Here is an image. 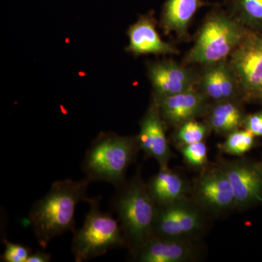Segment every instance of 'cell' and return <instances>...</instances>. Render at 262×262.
Wrapping results in <instances>:
<instances>
[{
    "mask_svg": "<svg viewBox=\"0 0 262 262\" xmlns=\"http://www.w3.org/2000/svg\"><path fill=\"white\" fill-rule=\"evenodd\" d=\"M91 183L87 178L58 181L52 184L44 198L33 205L28 220L42 248L55 237L75 230L76 207L81 201H87Z\"/></svg>",
    "mask_w": 262,
    "mask_h": 262,
    "instance_id": "6da1fadb",
    "label": "cell"
},
{
    "mask_svg": "<svg viewBox=\"0 0 262 262\" xmlns=\"http://www.w3.org/2000/svg\"><path fill=\"white\" fill-rule=\"evenodd\" d=\"M112 207L121 227L125 247L136 258L153 237L157 209L139 174L117 188Z\"/></svg>",
    "mask_w": 262,
    "mask_h": 262,
    "instance_id": "7a4b0ae2",
    "label": "cell"
},
{
    "mask_svg": "<svg viewBox=\"0 0 262 262\" xmlns=\"http://www.w3.org/2000/svg\"><path fill=\"white\" fill-rule=\"evenodd\" d=\"M139 150L137 136L101 133L86 152L82 170L91 182H106L119 187L126 182L127 169Z\"/></svg>",
    "mask_w": 262,
    "mask_h": 262,
    "instance_id": "3957f363",
    "label": "cell"
},
{
    "mask_svg": "<svg viewBox=\"0 0 262 262\" xmlns=\"http://www.w3.org/2000/svg\"><path fill=\"white\" fill-rule=\"evenodd\" d=\"M248 31L230 13L213 10L207 15L194 46L188 52L186 63L208 66L229 59Z\"/></svg>",
    "mask_w": 262,
    "mask_h": 262,
    "instance_id": "277c9868",
    "label": "cell"
},
{
    "mask_svg": "<svg viewBox=\"0 0 262 262\" xmlns=\"http://www.w3.org/2000/svg\"><path fill=\"white\" fill-rule=\"evenodd\" d=\"M90 210L82 227L74 230L72 250L75 261L92 259L114 248L125 247L118 221L110 213L101 211L99 199L88 198Z\"/></svg>",
    "mask_w": 262,
    "mask_h": 262,
    "instance_id": "5b68a950",
    "label": "cell"
},
{
    "mask_svg": "<svg viewBox=\"0 0 262 262\" xmlns=\"http://www.w3.org/2000/svg\"><path fill=\"white\" fill-rule=\"evenodd\" d=\"M204 225L201 207L187 198L170 204L157 206L153 237L191 239Z\"/></svg>",
    "mask_w": 262,
    "mask_h": 262,
    "instance_id": "8992f818",
    "label": "cell"
},
{
    "mask_svg": "<svg viewBox=\"0 0 262 262\" xmlns=\"http://www.w3.org/2000/svg\"><path fill=\"white\" fill-rule=\"evenodd\" d=\"M229 61L243 98H257L262 89V33L248 29Z\"/></svg>",
    "mask_w": 262,
    "mask_h": 262,
    "instance_id": "52a82bcc",
    "label": "cell"
},
{
    "mask_svg": "<svg viewBox=\"0 0 262 262\" xmlns=\"http://www.w3.org/2000/svg\"><path fill=\"white\" fill-rule=\"evenodd\" d=\"M193 196L201 209L213 213H223L236 208L232 185L218 165L203 169L193 185Z\"/></svg>",
    "mask_w": 262,
    "mask_h": 262,
    "instance_id": "ba28073f",
    "label": "cell"
},
{
    "mask_svg": "<svg viewBox=\"0 0 262 262\" xmlns=\"http://www.w3.org/2000/svg\"><path fill=\"white\" fill-rule=\"evenodd\" d=\"M219 167L227 175L235 196L236 208L262 203V170L248 160H220Z\"/></svg>",
    "mask_w": 262,
    "mask_h": 262,
    "instance_id": "9c48e42d",
    "label": "cell"
},
{
    "mask_svg": "<svg viewBox=\"0 0 262 262\" xmlns=\"http://www.w3.org/2000/svg\"><path fill=\"white\" fill-rule=\"evenodd\" d=\"M148 72L156 98L198 89L199 74L192 68L171 60L151 63Z\"/></svg>",
    "mask_w": 262,
    "mask_h": 262,
    "instance_id": "30bf717a",
    "label": "cell"
},
{
    "mask_svg": "<svg viewBox=\"0 0 262 262\" xmlns=\"http://www.w3.org/2000/svg\"><path fill=\"white\" fill-rule=\"evenodd\" d=\"M165 125L158 101L155 98L141 120L137 139L140 149L148 158H155L159 163L160 168L168 167L172 157Z\"/></svg>",
    "mask_w": 262,
    "mask_h": 262,
    "instance_id": "8fae6325",
    "label": "cell"
},
{
    "mask_svg": "<svg viewBox=\"0 0 262 262\" xmlns=\"http://www.w3.org/2000/svg\"><path fill=\"white\" fill-rule=\"evenodd\" d=\"M198 89L208 99L216 101L236 100L242 96L238 81L229 59L204 66L199 74Z\"/></svg>",
    "mask_w": 262,
    "mask_h": 262,
    "instance_id": "7c38bea8",
    "label": "cell"
},
{
    "mask_svg": "<svg viewBox=\"0 0 262 262\" xmlns=\"http://www.w3.org/2000/svg\"><path fill=\"white\" fill-rule=\"evenodd\" d=\"M156 100L165 124L176 128L204 115L208 106V98L198 89Z\"/></svg>",
    "mask_w": 262,
    "mask_h": 262,
    "instance_id": "4fadbf2b",
    "label": "cell"
},
{
    "mask_svg": "<svg viewBox=\"0 0 262 262\" xmlns=\"http://www.w3.org/2000/svg\"><path fill=\"white\" fill-rule=\"evenodd\" d=\"M128 50L136 55L178 54L179 51L173 45L165 42L156 29L152 13L141 16L129 29Z\"/></svg>",
    "mask_w": 262,
    "mask_h": 262,
    "instance_id": "5bb4252c",
    "label": "cell"
},
{
    "mask_svg": "<svg viewBox=\"0 0 262 262\" xmlns=\"http://www.w3.org/2000/svg\"><path fill=\"white\" fill-rule=\"evenodd\" d=\"M196 249L191 239L152 237L139 251L136 260L141 262H186L195 257Z\"/></svg>",
    "mask_w": 262,
    "mask_h": 262,
    "instance_id": "9a60e30c",
    "label": "cell"
},
{
    "mask_svg": "<svg viewBox=\"0 0 262 262\" xmlns=\"http://www.w3.org/2000/svg\"><path fill=\"white\" fill-rule=\"evenodd\" d=\"M149 194L157 206L170 204L187 198L189 184L184 177L168 167L160 168L146 184Z\"/></svg>",
    "mask_w": 262,
    "mask_h": 262,
    "instance_id": "2e32d148",
    "label": "cell"
},
{
    "mask_svg": "<svg viewBox=\"0 0 262 262\" xmlns=\"http://www.w3.org/2000/svg\"><path fill=\"white\" fill-rule=\"evenodd\" d=\"M205 5L206 3L202 0H166L161 17L165 32L176 33L178 37L185 39L191 20Z\"/></svg>",
    "mask_w": 262,
    "mask_h": 262,
    "instance_id": "e0dca14e",
    "label": "cell"
},
{
    "mask_svg": "<svg viewBox=\"0 0 262 262\" xmlns=\"http://www.w3.org/2000/svg\"><path fill=\"white\" fill-rule=\"evenodd\" d=\"M204 115L211 130L225 136L243 127L246 117L236 100L216 101L208 106Z\"/></svg>",
    "mask_w": 262,
    "mask_h": 262,
    "instance_id": "ac0fdd59",
    "label": "cell"
},
{
    "mask_svg": "<svg viewBox=\"0 0 262 262\" xmlns=\"http://www.w3.org/2000/svg\"><path fill=\"white\" fill-rule=\"evenodd\" d=\"M234 18L246 28L262 33V0H229Z\"/></svg>",
    "mask_w": 262,
    "mask_h": 262,
    "instance_id": "d6986e66",
    "label": "cell"
},
{
    "mask_svg": "<svg viewBox=\"0 0 262 262\" xmlns=\"http://www.w3.org/2000/svg\"><path fill=\"white\" fill-rule=\"evenodd\" d=\"M255 137L246 129H237L228 134L219 148L226 154L242 156L252 149L255 144Z\"/></svg>",
    "mask_w": 262,
    "mask_h": 262,
    "instance_id": "ffe728a7",
    "label": "cell"
},
{
    "mask_svg": "<svg viewBox=\"0 0 262 262\" xmlns=\"http://www.w3.org/2000/svg\"><path fill=\"white\" fill-rule=\"evenodd\" d=\"M211 129L206 123L191 120L177 127L174 140L177 145H187L204 141Z\"/></svg>",
    "mask_w": 262,
    "mask_h": 262,
    "instance_id": "44dd1931",
    "label": "cell"
},
{
    "mask_svg": "<svg viewBox=\"0 0 262 262\" xmlns=\"http://www.w3.org/2000/svg\"><path fill=\"white\" fill-rule=\"evenodd\" d=\"M184 161L192 168L202 169L208 163V149L204 141L179 146Z\"/></svg>",
    "mask_w": 262,
    "mask_h": 262,
    "instance_id": "7402d4cb",
    "label": "cell"
},
{
    "mask_svg": "<svg viewBox=\"0 0 262 262\" xmlns=\"http://www.w3.org/2000/svg\"><path fill=\"white\" fill-rule=\"evenodd\" d=\"M5 250L2 259L5 262H27L31 253L30 249L22 245L5 241Z\"/></svg>",
    "mask_w": 262,
    "mask_h": 262,
    "instance_id": "603a6c76",
    "label": "cell"
},
{
    "mask_svg": "<svg viewBox=\"0 0 262 262\" xmlns=\"http://www.w3.org/2000/svg\"><path fill=\"white\" fill-rule=\"evenodd\" d=\"M243 127L254 136H262V111L246 115Z\"/></svg>",
    "mask_w": 262,
    "mask_h": 262,
    "instance_id": "cb8c5ba5",
    "label": "cell"
},
{
    "mask_svg": "<svg viewBox=\"0 0 262 262\" xmlns=\"http://www.w3.org/2000/svg\"><path fill=\"white\" fill-rule=\"evenodd\" d=\"M51 255L43 251L32 253L27 262H48L51 261Z\"/></svg>",
    "mask_w": 262,
    "mask_h": 262,
    "instance_id": "d4e9b609",
    "label": "cell"
},
{
    "mask_svg": "<svg viewBox=\"0 0 262 262\" xmlns=\"http://www.w3.org/2000/svg\"><path fill=\"white\" fill-rule=\"evenodd\" d=\"M257 98H258V99L261 100V101H262V89L261 91H260L259 94H258V95Z\"/></svg>",
    "mask_w": 262,
    "mask_h": 262,
    "instance_id": "484cf974",
    "label": "cell"
},
{
    "mask_svg": "<svg viewBox=\"0 0 262 262\" xmlns=\"http://www.w3.org/2000/svg\"><path fill=\"white\" fill-rule=\"evenodd\" d=\"M260 167H261V170H262V161L261 163L259 164Z\"/></svg>",
    "mask_w": 262,
    "mask_h": 262,
    "instance_id": "4316f807",
    "label": "cell"
}]
</instances>
